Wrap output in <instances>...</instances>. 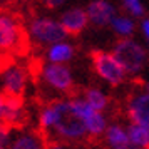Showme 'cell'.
<instances>
[{"label": "cell", "mask_w": 149, "mask_h": 149, "mask_svg": "<svg viewBox=\"0 0 149 149\" xmlns=\"http://www.w3.org/2000/svg\"><path fill=\"white\" fill-rule=\"evenodd\" d=\"M32 49L30 32L24 25L22 12L14 7V3H7L0 7V50L17 57L29 55Z\"/></svg>", "instance_id": "6da1fadb"}, {"label": "cell", "mask_w": 149, "mask_h": 149, "mask_svg": "<svg viewBox=\"0 0 149 149\" xmlns=\"http://www.w3.org/2000/svg\"><path fill=\"white\" fill-rule=\"evenodd\" d=\"M54 106H55V121L52 129L55 131V134L69 142L86 139V136L89 134L86 122L72 109L70 101L57 99V101H54Z\"/></svg>", "instance_id": "7a4b0ae2"}, {"label": "cell", "mask_w": 149, "mask_h": 149, "mask_svg": "<svg viewBox=\"0 0 149 149\" xmlns=\"http://www.w3.org/2000/svg\"><path fill=\"white\" fill-rule=\"evenodd\" d=\"M89 59L92 62L95 74L102 77L104 81H107L111 86H119L126 79V70L121 64L117 62L112 54H107L104 50H91L89 52Z\"/></svg>", "instance_id": "3957f363"}, {"label": "cell", "mask_w": 149, "mask_h": 149, "mask_svg": "<svg viewBox=\"0 0 149 149\" xmlns=\"http://www.w3.org/2000/svg\"><path fill=\"white\" fill-rule=\"evenodd\" d=\"M117 62L121 64L126 72H137L144 67V62H146V52L144 49L136 44L134 40H129V39H121V40L116 42L114 50H112Z\"/></svg>", "instance_id": "277c9868"}, {"label": "cell", "mask_w": 149, "mask_h": 149, "mask_svg": "<svg viewBox=\"0 0 149 149\" xmlns=\"http://www.w3.org/2000/svg\"><path fill=\"white\" fill-rule=\"evenodd\" d=\"M29 32L40 44H57L65 39V30L62 29L61 22L44 17H34L29 24Z\"/></svg>", "instance_id": "5b68a950"}, {"label": "cell", "mask_w": 149, "mask_h": 149, "mask_svg": "<svg viewBox=\"0 0 149 149\" xmlns=\"http://www.w3.org/2000/svg\"><path fill=\"white\" fill-rule=\"evenodd\" d=\"M44 81L47 82L49 86H52L57 91H62L65 94L75 97V87H74V81H72V74L65 65L62 64H49V65H44L42 69V75Z\"/></svg>", "instance_id": "8992f818"}, {"label": "cell", "mask_w": 149, "mask_h": 149, "mask_svg": "<svg viewBox=\"0 0 149 149\" xmlns=\"http://www.w3.org/2000/svg\"><path fill=\"white\" fill-rule=\"evenodd\" d=\"M70 106L77 114L81 116L84 122H86V127H87L89 136H101L106 129V119L101 114V111H95L92 106H89L86 99H79V97H72L70 99Z\"/></svg>", "instance_id": "52a82bcc"}, {"label": "cell", "mask_w": 149, "mask_h": 149, "mask_svg": "<svg viewBox=\"0 0 149 149\" xmlns=\"http://www.w3.org/2000/svg\"><path fill=\"white\" fill-rule=\"evenodd\" d=\"M3 77V84H2V91L3 92H10L15 95H25V89H27V81H29V70L24 65H19L15 62L14 65L2 74Z\"/></svg>", "instance_id": "ba28073f"}, {"label": "cell", "mask_w": 149, "mask_h": 149, "mask_svg": "<svg viewBox=\"0 0 149 149\" xmlns=\"http://www.w3.org/2000/svg\"><path fill=\"white\" fill-rule=\"evenodd\" d=\"M89 15L84 8H70L61 17V25L67 35H79L87 27Z\"/></svg>", "instance_id": "9c48e42d"}, {"label": "cell", "mask_w": 149, "mask_h": 149, "mask_svg": "<svg viewBox=\"0 0 149 149\" xmlns=\"http://www.w3.org/2000/svg\"><path fill=\"white\" fill-rule=\"evenodd\" d=\"M129 117L132 122L141 124L142 127L149 131V94H141L136 95L127 106Z\"/></svg>", "instance_id": "30bf717a"}, {"label": "cell", "mask_w": 149, "mask_h": 149, "mask_svg": "<svg viewBox=\"0 0 149 149\" xmlns=\"http://www.w3.org/2000/svg\"><path fill=\"white\" fill-rule=\"evenodd\" d=\"M87 15L89 20L94 24L95 27H102L107 22L112 20L114 17V8L111 3H107L106 0H94L91 2L87 7Z\"/></svg>", "instance_id": "8fae6325"}, {"label": "cell", "mask_w": 149, "mask_h": 149, "mask_svg": "<svg viewBox=\"0 0 149 149\" xmlns=\"http://www.w3.org/2000/svg\"><path fill=\"white\" fill-rule=\"evenodd\" d=\"M106 139H107L109 146L112 149H129L131 146V139L127 136V131L117 124L109 126L106 131Z\"/></svg>", "instance_id": "7c38bea8"}, {"label": "cell", "mask_w": 149, "mask_h": 149, "mask_svg": "<svg viewBox=\"0 0 149 149\" xmlns=\"http://www.w3.org/2000/svg\"><path fill=\"white\" fill-rule=\"evenodd\" d=\"M10 149H45L44 146V137L39 131L35 132H24L14 142Z\"/></svg>", "instance_id": "4fadbf2b"}, {"label": "cell", "mask_w": 149, "mask_h": 149, "mask_svg": "<svg viewBox=\"0 0 149 149\" xmlns=\"http://www.w3.org/2000/svg\"><path fill=\"white\" fill-rule=\"evenodd\" d=\"M47 57L50 62H55V64H64V62L70 61L74 57V47L69 45V44H64V42H57L52 47L49 49Z\"/></svg>", "instance_id": "5bb4252c"}, {"label": "cell", "mask_w": 149, "mask_h": 149, "mask_svg": "<svg viewBox=\"0 0 149 149\" xmlns=\"http://www.w3.org/2000/svg\"><path fill=\"white\" fill-rule=\"evenodd\" d=\"M127 136L131 139V144H134V146H139V148L149 146V131L146 127H142L141 124L132 122L127 127Z\"/></svg>", "instance_id": "9a60e30c"}, {"label": "cell", "mask_w": 149, "mask_h": 149, "mask_svg": "<svg viewBox=\"0 0 149 149\" xmlns=\"http://www.w3.org/2000/svg\"><path fill=\"white\" fill-rule=\"evenodd\" d=\"M82 95L87 102L89 106H92L95 111H104L107 107V97L102 94L99 89H94V87H87L82 91Z\"/></svg>", "instance_id": "2e32d148"}, {"label": "cell", "mask_w": 149, "mask_h": 149, "mask_svg": "<svg viewBox=\"0 0 149 149\" xmlns=\"http://www.w3.org/2000/svg\"><path fill=\"white\" fill-rule=\"evenodd\" d=\"M112 29L121 35H131L134 32V22L126 17H112Z\"/></svg>", "instance_id": "e0dca14e"}, {"label": "cell", "mask_w": 149, "mask_h": 149, "mask_svg": "<svg viewBox=\"0 0 149 149\" xmlns=\"http://www.w3.org/2000/svg\"><path fill=\"white\" fill-rule=\"evenodd\" d=\"M14 64H15V57L14 55L8 54V52L0 50V75L3 74L10 65H14Z\"/></svg>", "instance_id": "ac0fdd59"}, {"label": "cell", "mask_w": 149, "mask_h": 149, "mask_svg": "<svg viewBox=\"0 0 149 149\" xmlns=\"http://www.w3.org/2000/svg\"><path fill=\"white\" fill-rule=\"evenodd\" d=\"M124 5L127 7L129 12H132L134 15H142L144 14V7H142V3L139 0H124Z\"/></svg>", "instance_id": "d6986e66"}, {"label": "cell", "mask_w": 149, "mask_h": 149, "mask_svg": "<svg viewBox=\"0 0 149 149\" xmlns=\"http://www.w3.org/2000/svg\"><path fill=\"white\" fill-rule=\"evenodd\" d=\"M8 136H10V129H8L5 124H0V149L7 148Z\"/></svg>", "instance_id": "ffe728a7"}, {"label": "cell", "mask_w": 149, "mask_h": 149, "mask_svg": "<svg viewBox=\"0 0 149 149\" xmlns=\"http://www.w3.org/2000/svg\"><path fill=\"white\" fill-rule=\"evenodd\" d=\"M40 2H42V3H44L47 8H57V7H61L65 0H40Z\"/></svg>", "instance_id": "44dd1931"}, {"label": "cell", "mask_w": 149, "mask_h": 149, "mask_svg": "<svg viewBox=\"0 0 149 149\" xmlns=\"http://www.w3.org/2000/svg\"><path fill=\"white\" fill-rule=\"evenodd\" d=\"M142 32H144V35L149 39V20H144V22H142Z\"/></svg>", "instance_id": "7402d4cb"}, {"label": "cell", "mask_w": 149, "mask_h": 149, "mask_svg": "<svg viewBox=\"0 0 149 149\" xmlns=\"http://www.w3.org/2000/svg\"><path fill=\"white\" fill-rule=\"evenodd\" d=\"M3 121V107H2V101H0V124Z\"/></svg>", "instance_id": "603a6c76"}, {"label": "cell", "mask_w": 149, "mask_h": 149, "mask_svg": "<svg viewBox=\"0 0 149 149\" xmlns=\"http://www.w3.org/2000/svg\"><path fill=\"white\" fill-rule=\"evenodd\" d=\"M146 149H149V146H148V148H146Z\"/></svg>", "instance_id": "cb8c5ba5"}]
</instances>
